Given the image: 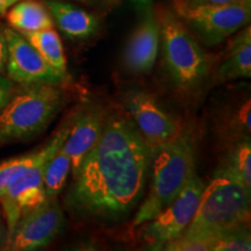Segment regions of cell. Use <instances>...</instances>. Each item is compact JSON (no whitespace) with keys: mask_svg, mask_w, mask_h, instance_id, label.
<instances>
[{"mask_svg":"<svg viewBox=\"0 0 251 251\" xmlns=\"http://www.w3.org/2000/svg\"><path fill=\"white\" fill-rule=\"evenodd\" d=\"M151 150L129 118H107L98 142L87 153L65 198L77 216L119 222L144 194Z\"/></svg>","mask_w":251,"mask_h":251,"instance_id":"obj_1","label":"cell"},{"mask_svg":"<svg viewBox=\"0 0 251 251\" xmlns=\"http://www.w3.org/2000/svg\"><path fill=\"white\" fill-rule=\"evenodd\" d=\"M150 186L133 227H139L155 218L170 203L196 174V146L192 135L181 131L175 139L152 152Z\"/></svg>","mask_w":251,"mask_h":251,"instance_id":"obj_2","label":"cell"},{"mask_svg":"<svg viewBox=\"0 0 251 251\" xmlns=\"http://www.w3.org/2000/svg\"><path fill=\"white\" fill-rule=\"evenodd\" d=\"M155 14L166 75L172 84L180 90L197 89L208 76L211 56L203 51L175 11L165 6H158Z\"/></svg>","mask_w":251,"mask_h":251,"instance_id":"obj_3","label":"cell"},{"mask_svg":"<svg viewBox=\"0 0 251 251\" xmlns=\"http://www.w3.org/2000/svg\"><path fill=\"white\" fill-rule=\"evenodd\" d=\"M64 100L59 85L35 84L15 91L0 111V147L31 140L45 131Z\"/></svg>","mask_w":251,"mask_h":251,"instance_id":"obj_4","label":"cell"},{"mask_svg":"<svg viewBox=\"0 0 251 251\" xmlns=\"http://www.w3.org/2000/svg\"><path fill=\"white\" fill-rule=\"evenodd\" d=\"M250 194L251 191L233 180L213 177L203 188L194 218L181 235L214 241L220 234L247 227Z\"/></svg>","mask_w":251,"mask_h":251,"instance_id":"obj_5","label":"cell"},{"mask_svg":"<svg viewBox=\"0 0 251 251\" xmlns=\"http://www.w3.org/2000/svg\"><path fill=\"white\" fill-rule=\"evenodd\" d=\"M174 11L206 46L214 47L250 23V2L225 5L191 4L174 0Z\"/></svg>","mask_w":251,"mask_h":251,"instance_id":"obj_6","label":"cell"},{"mask_svg":"<svg viewBox=\"0 0 251 251\" xmlns=\"http://www.w3.org/2000/svg\"><path fill=\"white\" fill-rule=\"evenodd\" d=\"M205 186L196 172L165 208L143 224L141 237L150 249L162 250L166 243L179 237L186 230L196 214Z\"/></svg>","mask_w":251,"mask_h":251,"instance_id":"obj_7","label":"cell"},{"mask_svg":"<svg viewBox=\"0 0 251 251\" xmlns=\"http://www.w3.org/2000/svg\"><path fill=\"white\" fill-rule=\"evenodd\" d=\"M65 140L55 143L39 161L12 180L0 196V206L7 225L8 236L21 216L48 200L43 184V171L47 162L61 148Z\"/></svg>","mask_w":251,"mask_h":251,"instance_id":"obj_8","label":"cell"},{"mask_svg":"<svg viewBox=\"0 0 251 251\" xmlns=\"http://www.w3.org/2000/svg\"><path fill=\"white\" fill-rule=\"evenodd\" d=\"M2 30L7 43L5 72L12 81L21 86L35 84L61 86L64 81L69 80L48 64L20 33L11 27L2 28Z\"/></svg>","mask_w":251,"mask_h":251,"instance_id":"obj_9","label":"cell"},{"mask_svg":"<svg viewBox=\"0 0 251 251\" xmlns=\"http://www.w3.org/2000/svg\"><path fill=\"white\" fill-rule=\"evenodd\" d=\"M65 225L63 209L56 200L45 203L19 219L9 234L5 250L34 251L49 246Z\"/></svg>","mask_w":251,"mask_h":251,"instance_id":"obj_10","label":"cell"},{"mask_svg":"<svg viewBox=\"0 0 251 251\" xmlns=\"http://www.w3.org/2000/svg\"><path fill=\"white\" fill-rule=\"evenodd\" d=\"M125 105L151 153L181 131L179 122L166 113L148 92L130 91L126 96Z\"/></svg>","mask_w":251,"mask_h":251,"instance_id":"obj_11","label":"cell"},{"mask_svg":"<svg viewBox=\"0 0 251 251\" xmlns=\"http://www.w3.org/2000/svg\"><path fill=\"white\" fill-rule=\"evenodd\" d=\"M107 118L100 106L87 105L71 120L69 135L61 150L70 158L72 176L77 174L84 158L98 142Z\"/></svg>","mask_w":251,"mask_h":251,"instance_id":"obj_12","label":"cell"},{"mask_svg":"<svg viewBox=\"0 0 251 251\" xmlns=\"http://www.w3.org/2000/svg\"><path fill=\"white\" fill-rule=\"evenodd\" d=\"M159 46V28L155 9L142 14L124 52V64L131 74H148L155 64Z\"/></svg>","mask_w":251,"mask_h":251,"instance_id":"obj_13","label":"cell"},{"mask_svg":"<svg viewBox=\"0 0 251 251\" xmlns=\"http://www.w3.org/2000/svg\"><path fill=\"white\" fill-rule=\"evenodd\" d=\"M45 5L54 24L69 39L85 40L98 30L100 20L97 15L59 0H47Z\"/></svg>","mask_w":251,"mask_h":251,"instance_id":"obj_14","label":"cell"},{"mask_svg":"<svg viewBox=\"0 0 251 251\" xmlns=\"http://www.w3.org/2000/svg\"><path fill=\"white\" fill-rule=\"evenodd\" d=\"M236 34V33H235ZM251 77V29L243 27L229 42L226 57L216 70V83Z\"/></svg>","mask_w":251,"mask_h":251,"instance_id":"obj_15","label":"cell"},{"mask_svg":"<svg viewBox=\"0 0 251 251\" xmlns=\"http://www.w3.org/2000/svg\"><path fill=\"white\" fill-rule=\"evenodd\" d=\"M214 177L227 178L251 191L250 137L236 140L214 171Z\"/></svg>","mask_w":251,"mask_h":251,"instance_id":"obj_16","label":"cell"},{"mask_svg":"<svg viewBox=\"0 0 251 251\" xmlns=\"http://www.w3.org/2000/svg\"><path fill=\"white\" fill-rule=\"evenodd\" d=\"M12 29L21 35L54 27V20L46 5L37 0H19L6 13Z\"/></svg>","mask_w":251,"mask_h":251,"instance_id":"obj_17","label":"cell"},{"mask_svg":"<svg viewBox=\"0 0 251 251\" xmlns=\"http://www.w3.org/2000/svg\"><path fill=\"white\" fill-rule=\"evenodd\" d=\"M23 36L37 50V52L45 58L48 64L51 65L56 71H58L63 77L69 79L64 48H63L61 37L54 29V27L25 34Z\"/></svg>","mask_w":251,"mask_h":251,"instance_id":"obj_18","label":"cell"},{"mask_svg":"<svg viewBox=\"0 0 251 251\" xmlns=\"http://www.w3.org/2000/svg\"><path fill=\"white\" fill-rule=\"evenodd\" d=\"M69 130H70V125L65 126L62 129H59L55 134V136H52V139H50L49 142L45 147L36 150V151L29 152L27 155L14 157V158L0 163V196L4 192L5 188L11 184L12 180H14L19 175L23 174L29 166L39 161L41 157L45 155L55 143L67 139Z\"/></svg>","mask_w":251,"mask_h":251,"instance_id":"obj_19","label":"cell"},{"mask_svg":"<svg viewBox=\"0 0 251 251\" xmlns=\"http://www.w3.org/2000/svg\"><path fill=\"white\" fill-rule=\"evenodd\" d=\"M71 171L70 158L59 148L55 155L47 162L43 171V184L47 198L56 200L67 184L68 176Z\"/></svg>","mask_w":251,"mask_h":251,"instance_id":"obj_20","label":"cell"},{"mask_svg":"<svg viewBox=\"0 0 251 251\" xmlns=\"http://www.w3.org/2000/svg\"><path fill=\"white\" fill-rule=\"evenodd\" d=\"M250 249L249 226L218 235L212 246V251H249Z\"/></svg>","mask_w":251,"mask_h":251,"instance_id":"obj_21","label":"cell"},{"mask_svg":"<svg viewBox=\"0 0 251 251\" xmlns=\"http://www.w3.org/2000/svg\"><path fill=\"white\" fill-rule=\"evenodd\" d=\"M251 101L248 99L237 107L230 120V129L235 134V141L250 137L251 130Z\"/></svg>","mask_w":251,"mask_h":251,"instance_id":"obj_22","label":"cell"},{"mask_svg":"<svg viewBox=\"0 0 251 251\" xmlns=\"http://www.w3.org/2000/svg\"><path fill=\"white\" fill-rule=\"evenodd\" d=\"M213 240L180 235L163 247L166 251H212Z\"/></svg>","mask_w":251,"mask_h":251,"instance_id":"obj_23","label":"cell"},{"mask_svg":"<svg viewBox=\"0 0 251 251\" xmlns=\"http://www.w3.org/2000/svg\"><path fill=\"white\" fill-rule=\"evenodd\" d=\"M17 84L12 81L7 76L0 75V111L9 101L15 91Z\"/></svg>","mask_w":251,"mask_h":251,"instance_id":"obj_24","label":"cell"},{"mask_svg":"<svg viewBox=\"0 0 251 251\" xmlns=\"http://www.w3.org/2000/svg\"><path fill=\"white\" fill-rule=\"evenodd\" d=\"M6 61H7V43H6L4 30L0 29V75L5 74Z\"/></svg>","mask_w":251,"mask_h":251,"instance_id":"obj_25","label":"cell"},{"mask_svg":"<svg viewBox=\"0 0 251 251\" xmlns=\"http://www.w3.org/2000/svg\"><path fill=\"white\" fill-rule=\"evenodd\" d=\"M8 242V230L6 225L4 214H2L1 206H0V249H6Z\"/></svg>","mask_w":251,"mask_h":251,"instance_id":"obj_26","label":"cell"},{"mask_svg":"<svg viewBox=\"0 0 251 251\" xmlns=\"http://www.w3.org/2000/svg\"><path fill=\"white\" fill-rule=\"evenodd\" d=\"M191 4L201 5H225V4H236V2H250L251 0H186Z\"/></svg>","mask_w":251,"mask_h":251,"instance_id":"obj_27","label":"cell"},{"mask_svg":"<svg viewBox=\"0 0 251 251\" xmlns=\"http://www.w3.org/2000/svg\"><path fill=\"white\" fill-rule=\"evenodd\" d=\"M130 1L140 14H143L144 12L152 8V0H130Z\"/></svg>","mask_w":251,"mask_h":251,"instance_id":"obj_28","label":"cell"},{"mask_svg":"<svg viewBox=\"0 0 251 251\" xmlns=\"http://www.w3.org/2000/svg\"><path fill=\"white\" fill-rule=\"evenodd\" d=\"M18 1L19 0H0V17H5L8 9Z\"/></svg>","mask_w":251,"mask_h":251,"instance_id":"obj_29","label":"cell"},{"mask_svg":"<svg viewBox=\"0 0 251 251\" xmlns=\"http://www.w3.org/2000/svg\"><path fill=\"white\" fill-rule=\"evenodd\" d=\"M76 1L89 6H94V7H98L101 4H105V0H76Z\"/></svg>","mask_w":251,"mask_h":251,"instance_id":"obj_30","label":"cell"}]
</instances>
